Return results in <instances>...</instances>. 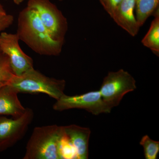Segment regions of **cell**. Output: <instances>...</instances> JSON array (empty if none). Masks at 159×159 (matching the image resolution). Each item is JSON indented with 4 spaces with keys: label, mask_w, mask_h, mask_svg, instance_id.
I'll return each instance as SVG.
<instances>
[{
    "label": "cell",
    "mask_w": 159,
    "mask_h": 159,
    "mask_svg": "<svg viewBox=\"0 0 159 159\" xmlns=\"http://www.w3.org/2000/svg\"><path fill=\"white\" fill-rule=\"evenodd\" d=\"M16 34L20 40L40 55L57 56L62 51L64 43L51 38L37 11L29 6L18 15Z\"/></svg>",
    "instance_id": "6da1fadb"
},
{
    "label": "cell",
    "mask_w": 159,
    "mask_h": 159,
    "mask_svg": "<svg viewBox=\"0 0 159 159\" xmlns=\"http://www.w3.org/2000/svg\"><path fill=\"white\" fill-rule=\"evenodd\" d=\"M64 133L63 126L35 127L26 147L23 159H60L58 145Z\"/></svg>",
    "instance_id": "7a4b0ae2"
},
{
    "label": "cell",
    "mask_w": 159,
    "mask_h": 159,
    "mask_svg": "<svg viewBox=\"0 0 159 159\" xmlns=\"http://www.w3.org/2000/svg\"><path fill=\"white\" fill-rule=\"evenodd\" d=\"M8 84L19 93L45 94L56 100L64 95L66 82L47 77L33 68L20 76L15 75Z\"/></svg>",
    "instance_id": "3957f363"
},
{
    "label": "cell",
    "mask_w": 159,
    "mask_h": 159,
    "mask_svg": "<svg viewBox=\"0 0 159 159\" xmlns=\"http://www.w3.org/2000/svg\"><path fill=\"white\" fill-rule=\"evenodd\" d=\"M136 81L127 71L120 69L109 72L99 91L104 102L112 109L118 106L125 95L136 89Z\"/></svg>",
    "instance_id": "277c9868"
},
{
    "label": "cell",
    "mask_w": 159,
    "mask_h": 159,
    "mask_svg": "<svg viewBox=\"0 0 159 159\" xmlns=\"http://www.w3.org/2000/svg\"><path fill=\"white\" fill-rule=\"evenodd\" d=\"M27 6L35 9L51 38L64 43L68 28L66 18L50 0H29Z\"/></svg>",
    "instance_id": "5b68a950"
},
{
    "label": "cell",
    "mask_w": 159,
    "mask_h": 159,
    "mask_svg": "<svg viewBox=\"0 0 159 159\" xmlns=\"http://www.w3.org/2000/svg\"><path fill=\"white\" fill-rule=\"evenodd\" d=\"M53 108L58 111L72 109H83L95 116L110 113L112 110L103 101L99 90L92 91L73 96L65 94L56 100Z\"/></svg>",
    "instance_id": "8992f818"
},
{
    "label": "cell",
    "mask_w": 159,
    "mask_h": 159,
    "mask_svg": "<svg viewBox=\"0 0 159 159\" xmlns=\"http://www.w3.org/2000/svg\"><path fill=\"white\" fill-rule=\"evenodd\" d=\"M34 117V112L30 108H26L25 113L18 118L0 116V152L11 148L22 139Z\"/></svg>",
    "instance_id": "52a82bcc"
},
{
    "label": "cell",
    "mask_w": 159,
    "mask_h": 159,
    "mask_svg": "<svg viewBox=\"0 0 159 159\" xmlns=\"http://www.w3.org/2000/svg\"><path fill=\"white\" fill-rule=\"evenodd\" d=\"M16 34L2 32L0 34V49L9 57L14 75L19 76L34 68L33 59L23 51Z\"/></svg>",
    "instance_id": "ba28073f"
},
{
    "label": "cell",
    "mask_w": 159,
    "mask_h": 159,
    "mask_svg": "<svg viewBox=\"0 0 159 159\" xmlns=\"http://www.w3.org/2000/svg\"><path fill=\"white\" fill-rule=\"evenodd\" d=\"M135 6V0H122L111 17L132 36L138 34L141 27L136 18Z\"/></svg>",
    "instance_id": "9c48e42d"
},
{
    "label": "cell",
    "mask_w": 159,
    "mask_h": 159,
    "mask_svg": "<svg viewBox=\"0 0 159 159\" xmlns=\"http://www.w3.org/2000/svg\"><path fill=\"white\" fill-rule=\"evenodd\" d=\"M18 92L10 84L0 87V116L16 118L25 113L24 107L18 97Z\"/></svg>",
    "instance_id": "30bf717a"
},
{
    "label": "cell",
    "mask_w": 159,
    "mask_h": 159,
    "mask_svg": "<svg viewBox=\"0 0 159 159\" xmlns=\"http://www.w3.org/2000/svg\"><path fill=\"white\" fill-rule=\"evenodd\" d=\"M64 131L75 147L78 159H87L91 130L76 125L63 126Z\"/></svg>",
    "instance_id": "8fae6325"
},
{
    "label": "cell",
    "mask_w": 159,
    "mask_h": 159,
    "mask_svg": "<svg viewBox=\"0 0 159 159\" xmlns=\"http://www.w3.org/2000/svg\"><path fill=\"white\" fill-rule=\"evenodd\" d=\"M155 18L152 22L150 28L142 39V44L150 49L157 56L159 55V8L155 11Z\"/></svg>",
    "instance_id": "7c38bea8"
},
{
    "label": "cell",
    "mask_w": 159,
    "mask_h": 159,
    "mask_svg": "<svg viewBox=\"0 0 159 159\" xmlns=\"http://www.w3.org/2000/svg\"><path fill=\"white\" fill-rule=\"evenodd\" d=\"M159 3V0H135V13L140 27L158 8Z\"/></svg>",
    "instance_id": "4fadbf2b"
},
{
    "label": "cell",
    "mask_w": 159,
    "mask_h": 159,
    "mask_svg": "<svg viewBox=\"0 0 159 159\" xmlns=\"http://www.w3.org/2000/svg\"><path fill=\"white\" fill-rule=\"evenodd\" d=\"M14 76L9 57L0 49V87L8 84Z\"/></svg>",
    "instance_id": "5bb4252c"
},
{
    "label": "cell",
    "mask_w": 159,
    "mask_h": 159,
    "mask_svg": "<svg viewBox=\"0 0 159 159\" xmlns=\"http://www.w3.org/2000/svg\"><path fill=\"white\" fill-rule=\"evenodd\" d=\"M58 153L60 159H78L76 149L64 131L60 140Z\"/></svg>",
    "instance_id": "9a60e30c"
},
{
    "label": "cell",
    "mask_w": 159,
    "mask_h": 159,
    "mask_svg": "<svg viewBox=\"0 0 159 159\" xmlns=\"http://www.w3.org/2000/svg\"><path fill=\"white\" fill-rule=\"evenodd\" d=\"M144 149V156L146 159H157L159 152V142L154 141L145 135L142 137L140 142Z\"/></svg>",
    "instance_id": "2e32d148"
},
{
    "label": "cell",
    "mask_w": 159,
    "mask_h": 159,
    "mask_svg": "<svg viewBox=\"0 0 159 159\" xmlns=\"http://www.w3.org/2000/svg\"><path fill=\"white\" fill-rule=\"evenodd\" d=\"M105 11L111 17H112L114 12L122 0H99Z\"/></svg>",
    "instance_id": "e0dca14e"
},
{
    "label": "cell",
    "mask_w": 159,
    "mask_h": 159,
    "mask_svg": "<svg viewBox=\"0 0 159 159\" xmlns=\"http://www.w3.org/2000/svg\"><path fill=\"white\" fill-rule=\"evenodd\" d=\"M14 20L13 16L10 14L4 15L0 16V34L12 25Z\"/></svg>",
    "instance_id": "ac0fdd59"
},
{
    "label": "cell",
    "mask_w": 159,
    "mask_h": 159,
    "mask_svg": "<svg viewBox=\"0 0 159 159\" xmlns=\"http://www.w3.org/2000/svg\"><path fill=\"white\" fill-rule=\"evenodd\" d=\"M6 14V11H5V9H3L2 6V5L0 4V16Z\"/></svg>",
    "instance_id": "d6986e66"
},
{
    "label": "cell",
    "mask_w": 159,
    "mask_h": 159,
    "mask_svg": "<svg viewBox=\"0 0 159 159\" xmlns=\"http://www.w3.org/2000/svg\"><path fill=\"white\" fill-rule=\"evenodd\" d=\"M25 0H13L15 4L17 5H20Z\"/></svg>",
    "instance_id": "ffe728a7"
},
{
    "label": "cell",
    "mask_w": 159,
    "mask_h": 159,
    "mask_svg": "<svg viewBox=\"0 0 159 159\" xmlns=\"http://www.w3.org/2000/svg\"><path fill=\"white\" fill-rule=\"evenodd\" d=\"M59 1H62V0H59Z\"/></svg>",
    "instance_id": "44dd1931"
}]
</instances>
